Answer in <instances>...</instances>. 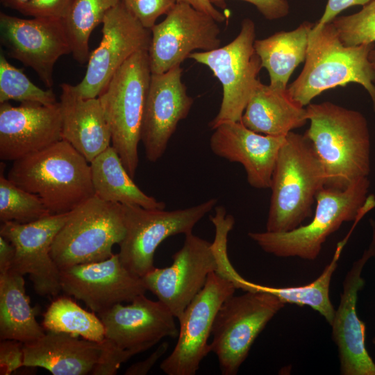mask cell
Masks as SVG:
<instances>
[{
  "instance_id": "32",
  "label": "cell",
  "mask_w": 375,
  "mask_h": 375,
  "mask_svg": "<svg viewBox=\"0 0 375 375\" xmlns=\"http://www.w3.org/2000/svg\"><path fill=\"white\" fill-rule=\"evenodd\" d=\"M5 164L0 169V221L30 223L50 215L41 199L4 176Z\"/></svg>"
},
{
  "instance_id": "38",
  "label": "cell",
  "mask_w": 375,
  "mask_h": 375,
  "mask_svg": "<svg viewBox=\"0 0 375 375\" xmlns=\"http://www.w3.org/2000/svg\"><path fill=\"white\" fill-rule=\"evenodd\" d=\"M24 344L15 340H1L0 374L9 375L24 367Z\"/></svg>"
},
{
  "instance_id": "10",
  "label": "cell",
  "mask_w": 375,
  "mask_h": 375,
  "mask_svg": "<svg viewBox=\"0 0 375 375\" xmlns=\"http://www.w3.org/2000/svg\"><path fill=\"white\" fill-rule=\"evenodd\" d=\"M255 40V24L246 18L239 34L230 43L208 51H195L188 57L207 66L222 85L219 110L209 123L212 130L227 121L241 122L262 68L254 48Z\"/></svg>"
},
{
  "instance_id": "6",
  "label": "cell",
  "mask_w": 375,
  "mask_h": 375,
  "mask_svg": "<svg viewBox=\"0 0 375 375\" xmlns=\"http://www.w3.org/2000/svg\"><path fill=\"white\" fill-rule=\"evenodd\" d=\"M151 72L148 51L131 56L98 97L111 133L112 147L133 178L139 163L138 144Z\"/></svg>"
},
{
  "instance_id": "46",
  "label": "cell",
  "mask_w": 375,
  "mask_h": 375,
  "mask_svg": "<svg viewBox=\"0 0 375 375\" xmlns=\"http://www.w3.org/2000/svg\"><path fill=\"white\" fill-rule=\"evenodd\" d=\"M369 60L371 62L374 69H375V48L370 51L369 55Z\"/></svg>"
},
{
  "instance_id": "13",
  "label": "cell",
  "mask_w": 375,
  "mask_h": 375,
  "mask_svg": "<svg viewBox=\"0 0 375 375\" xmlns=\"http://www.w3.org/2000/svg\"><path fill=\"white\" fill-rule=\"evenodd\" d=\"M151 31L148 53L151 74L181 66L194 50L208 51L221 44L217 22L186 3L177 2Z\"/></svg>"
},
{
  "instance_id": "17",
  "label": "cell",
  "mask_w": 375,
  "mask_h": 375,
  "mask_svg": "<svg viewBox=\"0 0 375 375\" xmlns=\"http://www.w3.org/2000/svg\"><path fill=\"white\" fill-rule=\"evenodd\" d=\"M62 290L82 301L97 314L122 302H131L147 290L142 278L129 272L118 253L93 262L61 269Z\"/></svg>"
},
{
  "instance_id": "39",
  "label": "cell",
  "mask_w": 375,
  "mask_h": 375,
  "mask_svg": "<svg viewBox=\"0 0 375 375\" xmlns=\"http://www.w3.org/2000/svg\"><path fill=\"white\" fill-rule=\"evenodd\" d=\"M215 6L225 7L226 0H209ZM254 5L268 20L278 19L288 15L289 3L286 0H242Z\"/></svg>"
},
{
  "instance_id": "1",
  "label": "cell",
  "mask_w": 375,
  "mask_h": 375,
  "mask_svg": "<svg viewBox=\"0 0 375 375\" xmlns=\"http://www.w3.org/2000/svg\"><path fill=\"white\" fill-rule=\"evenodd\" d=\"M310 141L324 173V187L344 190L371 171L368 123L360 112L326 101L306 107Z\"/></svg>"
},
{
  "instance_id": "37",
  "label": "cell",
  "mask_w": 375,
  "mask_h": 375,
  "mask_svg": "<svg viewBox=\"0 0 375 375\" xmlns=\"http://www.w3.org/2000/svg\"><path fill=\"white\" fill-rule=\"evenodd\" d=\"M73 0H30L19 12L25 16L62 19Z\"/></svg>"
},
{
  "instance_id": "18",
  "label": "cell",
  "mask_w": 375,
  "mask_h": 375,
  "mask_svg": "<svg viewBox=\"0 0 375 375\" xmlns=\"http://www.w3.org/2000/svg\"><path fill=\"white\" fill-rule=\"evenodd\" d=\"M182 74L181 66L151 74L140 132V142L150 162L163 156L178 123L188 117L193 105Z\"/></svg>"
},
{
  "instance_id": "42",
  "label": "cell",
  "mask_w": 375,
  "mask_h": 375,
  "mask_svg": "<svg viewBox=\"0 0 375 375\" xmlns=\"http://www.w3.org/2000/svg\"><path fill=\"white\" fill-rule=\"evenodd\" d=\"M15 254L13 245L0 235V273L10 269Z\"/></svg>"
},
{
  "instance_id": "16",
  "label": "cell",
  "mask_w": 375,
  "mask_h": 375,
  "mask_svg": "<svg viewBox=\"0 0 375 375\" xmlns=\"http://www.w3.org/2000/svg\"><path fill=\"white\" fill-rule=\"evenodd\" d=\"M0 33L7 53L32 68L51 88L56 62L72 53L62 19H23L1 12Z\"/></svg>"
},
{
  "instance_id": "26",
  "label": "cell",
  "mask_w": 375,
  "mask_h": 375,
  "mask_svg": "<svg viewBox=\"0 0 375 375\" xmlns=\"http://www.w3.org/2000/svg\"><path fill=\"white\" fill-rule=\"evenodd\" d=\"M94 195L100 199L147 209H165L166 204L145 194L133 181L120 157L110 146L90 162Z\"/></svg>"
},
{
  "instance_id": "44",
  "label": "cell",
  "mask_w": 375,
  "mask_h": 375,
  "mask_svg": "<svg viewBox=\"0 0 375 375\" xmlns=\"http://www.w3.org/2000/svg\"><path fill=\"white\" fill-rule=\"evenodd\" d=\"M30 0H1V3L10 9L19 11Z\"/></svg>"
},
{
  "instance_id": "33",
  "label": "cell",
  "mask_w": 375,
  "mask_h": 375,
  "mask_svg": "<svg viewBox=\"0 0 375 375\" xmlns=\"http://www.w3.org/2000/svg\"><path fill=\"white\" fill-rule=\"evenodd\" d=\"M10 100L51 106L58 103L54 92L35 85L20 69L12 65L0 54V103Z\"/></svg>"
},
{
  "instance_id": "34",
  "label": "cell",
  "mask_w": 375,
  "mask_h": 375,
  "mask_svg": "<svg viewBox=\"0 0 375 375\" xmlns=\"http://www.w3.org/2000/svg\"><path fill=\"white\" fill-rule=\"evenodd\" d=\"M345 46H358L375 42V0L359 12L335 18L332 22Z\"/></svg>"
},
{
  "instance_id": "41",
  "label": "cell",
  "mask_w": 375,
  "mask_h": 375,
  "mask_svg": "<svg viewBox=\"0 0 375 375\" xmlns=\"http://www.w3.org/2000/svg\"><path fill=\"white\" fill-rule=\"evenodd\" d=\"M168 348L169 344L167 342L161 343L147 358L129 366L125 371L124 374L145 375L148 374L158 360L167 351Z\"/></svg>"
},
{
  "instance_id": "23",
  "label": "cell",
  "mask_w": 375,
  "mask_h": 375,
  "mask_svg": "<svg viewBox=\"0 0 375 375\" xmlns=\"http://www.w3.org/2000/svg\"><path fill=\"white\" fill-rule=\"evenodd\" d=\"M62 140L88 162L110 146L111 133L99 97L85 99L69 83L60 85Z\"/></svg>"
},
{
  "instance_id": "25",
  "label": "cell",
  "mask_w": 375,
  "mask_h": 375,
  "mask_svg": "<svg viewBox=\"0 0 375 375\" xmlns=\"http://www.w3.org/2000/svg\"><path fill=\"white\" fill-rule=\"evenodd\" d=\"M307 121L306 108L295 101L287 89H275L260 81L241 119L251 131L272 136H286Z\"/></svg>"
},
{
  "instance_id": "9",
  "label": "cell",
  "mask_w": 375,
  "mask_h": 375,
  "mask_svg": "<svg viewBox=\"0 0 375 375\" xmlns=\"http://www.w3.org/2000/svg\"><path fill=\"white\" fill-rule=\"evenodd\" d=\"M210 199L183 209H147L122 205L125 234L119 244L122 264L134 275L142 278L154 267V255L167 238L192 233L195 225L216 206Z\"/></svg>"
},
{
  "instance_id": "43",
  "label": "cell",
  "mask_w": 375,
  "mask_h": 375,
  "mask_svg": "<svg viewBox=\"0 0 375 375\" xmlns=\"http://www.w3.org/2000/svg\"><path fill=\"white\" fill-rule=\"evenodd\" d=\"M179 3H186L194 8L212 16L217 22L225 21V15L217 10L209 0H177Z\"/></svg>"
},
{
  "instance_id": "36",
  "label": "cell",
  "mask_w": 375,
  "mask_h": 375,
  "mask_svg": "<svg viewBox=\"0 0 375 375\" xmlns=\"http://www.w3.org/2000/svg\"><path fill=\"white\" fill-rule=\"evenodd\" d=\"M123 1L128 10L148 29H151L157 19L167 15L177 3V0Z\"/></svg>"
},
{
  "instance_id": "5",
  "label": "cell",
  "mask_w": 375,
  "mask_h": 375,
  "mask_svg": "<svg viewBox=\"0 0 375 375\" xmlns=\"http://www.w3.org/2000/svg\"><path fill=\"white\" fill-rule=\"evenodd\" d=\"M324 181V169L310 141L304 134L290 132L272 174L266 231H289L312 217V206Z\"/></svg>"
},
{
  "instance_id": "3",
  "label": "cell",
  "mask_w": 375,
  "mask_h": 375,
  "mask_svg": "<svg viewBox=\"0 0 375 375\" xmlns=\"http://www.w3.org/2000/svg\"><path fill=\"white\" fill-rule=\"evenodd\" d=\"M370 182L365 177L344 190L322 188L316 208L306 225L286 232H249L248 236L265 252L279 258L314 260L326 239L344 222L361 219L375 208V197L368 195Z\"/></svg>"
},
{
  "instance_id": "30",
  "label": "cell",
  "mask_w": 375,
  "mask_h": 375,
  "mask_svg": "<svg viewBox=\"0 0 375 375\" xmlns=\"http://www.w3.org/2000/svg\"><path fill=\"white\" fill-rule=\"evenodd\" d=\"M120 0H73L62 19L69 42L71 53L80 64L88 62L90 53L89 39L107 12Z\"/></svg>"
},
{
  "instance_id": "2",
  "label": "cell",
  "mask_w": 375,
  "mask_h": 375,
  "mask_svg": "<svg viewBox=\"0 0 375 375\" xmlns=\"http://www.w3.org/2000/svg\"><path fill=\"white\" fill-rule=\"evenodd\" d=\"M6 177L38 196L51 215L68 213L94 195L90 162L64 140L13 161Z\"/></svg>"
},
{
  "instance_id": "40",
  "label": "cell",
  "mask_w": 375,
  "mask_h": 375,
  "mask_svg": "<svg viewBox=\"0 0 375 375\" xmlns=\"http://www.w3.org/2000/svg\"><path fill=\"white\" fill-rule=\"evenodd\" d=\"M372 0H328L325 10L320 19L314 24L317 28L331 23L342 10L356 5L365 6Z\"/></svg>"
},
{
  "instance_id": "19",
  "label": "cell",
  "mask_w": 375,
  "mask_h": 375,
  "mask_svg": "<svg viewBox=\"0 0 375 375\" xmlns=\"http://www.w3.org/2000/svg\"><path fill=\"white\" fill-rule=\"evenodd\" d=\"M60 102L0 103V159L15 161L62 140Z\"/></svg>"
},
{
  "instance_id": "31",
  "label": "cell",
  "mask_w": 375,
  "mask_h": 375,
  "mask_svg": "<svg viewBox=\"0 0 375 375\" xmlns=\"http://www.w3.org/2000/svg\"><path fill=\"white\" fill-rule=\"evenodd\" d=\"M42 326L47 331L65 333L90 341L101 342L105 339V328L100 317L66 296L50 303L43 315Z\"/></svg>"
},
{
  "instance_id": "15",
  "label": "cell",
  "mask_w": 375,
  "mask_h": 375,
  "mask_svg": "<svg viewBox=\"0 0 375 375\" xmlns=\"http://www.w3.org/2000/svg\"><path fill=\"white\" fill-rule=\"evenodd\" d=\"M68 213L50 215L30 223L7 222L1 225L0 235L15 249L10 270L28 274L40 296H56L62 290L60 270L51 256V248Z\"/></svg>"
},
{
  "instance_id": "21",
  "label": "cell",
  "mask_w": 375,
  "mask_h": 375,
  "mask_svg": "<svg viewBox=\"0 0 375 375\" xmlns=\"http://www.w3.org/2000/svg\"><path fill=\"white\" fill-rule=\"evenodd\" d=\"M105 328V338L123 349L142 348L145 351L162 338L178 337L175 317L160 301L144 294L131 303L114 305L99 313Z\"/></svg>"
},
{
  "instance_id": "29",
  "label": "cell",
  "mask_w": 375,
  "mask_h": 375,
  "mask_svg": "<svg viewBox=\"0 0 375 375\" xmlns=\"http://www.w3.org/2000/svg\"><path fill=\"white\" fill-rule=\"evenodd\" d=\"M353 229L352 227L346 237L337 244L333 258L314 281L303 285L278 288L254 283L244 278L242 282V290L267 292L276 296L285 303L308 306L318 312L331 324L335 310L329 297L330 284L342 251Z\"/></svg>"
},
{
  "instance_id": "7",
  "label": "cell",
  "mask_w": 375,
  "mask_h": 375,
  "mask_svg": "<svg viewBox=\"0 0 375 375\" xmlns=\"http://www.w3.org/2000/svg\"><path fill=\"white\" fill-rule=\"evenodd\" d=\"M125 234L122 204L106 202L94 195L68 213L51 248L60 269L104 260Z\"/></svg>"
},
{
  "instance_id": "28",
  "label": "cell",
  "mask_w": 375,
  "mask_h": 375,
  "mask_svg": "<svg viewBox=\"0 0 375 375\" xmlns=\"http://www.w3.org/2000/svg\"><path fill=\"white\" fill-rule=\"evenodd\" d=\"M314 24L304 22L290 31H280L262 40H256L254 48L262 67L269 76V86L288 88V82L296 67L306 57L309 36Z\"/></svg>"
},
{
  "instance_id": "12",
  "label": "cell",
  "mask_w": 375,
  "mask_h": 375,
  "mask_svg": "<svg viewBox=\"0 0 375 375\" xmlns=\"http://www.w3.org/2000/svg\"><path fill=\"white\" fill-rule=\"evenodd\" d=\"M102 24L100 44L90 53L83 78L74 85L85 99L98 97L124 62L140 51H148L151 43V29L142 25L123 0L107 12Z\"/></svg>"
},
{
  "instance_id": "8",
  "label": "cell",
  "mask_w": 375,
  "mask_h": 375,
  "mask_svg": "<svg viewBox=\"0 0 375 375\" xmlns=\"http://www.w3.org/2000/svg\"><path fill=\"white\" fill-rule=\"evenodd\" d=\"M285 304L276 296L260 291L233 294L223 302L209 344L222 374H238L258 335Z\"/></svg>"
},
{
  "instance_id": "20",
  "label": "cell",
  "mask_w": 375,
  "mask_h": 375,
  "mask_svg": "<svg viewBox=\"0 0 375 375\" xmlns=\"http://www.w3.org/2000/svg\"><path fill=\"white\" fill-rule=\"evenodd\" d=\"M372 258L367 248L352 264L344 277L340 303L330 324L342 375H375V362L365 346L366 326L356 310L358 292L365 285L362 272Z\"/></svg>"
},
{
  "instance_id": "24",
  "label": "cell",
  "mask_w": 375,
  "mask_h": 375,
  "mask_svg": "<svg viewBox=\"0 0 375 375\" xmlns=\"http://www.w3.org/2000/svg\"><path fill=\"white\" fill-rule=\"evenodd\" d=\"M101 351V342L48 331L24 344V367L44 368L53 375H86L92 374Z\"/></svg>"
},
{
  "instance_id": "45",
  "label": "cell",
  "mask_w": 375,
  "mask_h": 375,
  "mask_svg": "<svg viewBox=\"0 0 375 375\" xmlns=\"http://www.w3.org/2000/svg\"><path fill=\"white\" fill-rule=\"evenodd\" d=\"M370 224L372 228V236L368 249L372 253V258H375V222L372 219H370Z\"/></svg>"
},
{
  "instance_id": "14",
  "label": "cell",
  "mask_w": 375,
  "mask_h": 375,
  "mask_svg": "<svg viewBox=\"0 0 375 375\" xmlns=\"http://www.w3.org/2000/svg\"><path fill=\"white\" fill-rule=\"evenodd\" d=\"M172 263L153 268L142 277L147 290L164 303L178 320L217 268L211 242L190 233L172 255Z\"/></svg>"
},
{
  "instance_id": "11",
  "label": "cell",
  "mask_w": 375,
  "mask_h": 375,
  "mask_svg": "<svg viewBox=\"0 0 375 375\" xmlns=\"http://www.w3.org/2000/svg\"><path fill=\"white\" fill-rule=\"evenodd\" d=\"M235 290L232 283L215 272L208 275L204 287L178 319L176 344L160 365L165 374H196L201 361L210 352L208 339L217 311Z\"/></svg>"
},
{
  "instance_id": "27",
  "label": "cell",
  "mask_w": 375,
  "mask_h": 375,
  "mask_svg": "<svg viewBox=\"0 0 375 375\" xmlns=\"http://www.w3.org/2000/svg\"><path fill=\"white\" fill-rule=\"evenodd\" d=\"M26 293L24 276L8 270L0 273V339L30 344L42 337L44 328L35 319Z\"/></svg>"
},
{
  "instance_id": "22",
  "label": "cell",
  "mask_w": 375,
  "mask_h": 375,
  "mask_svg": "<svg viewBox=\"0 0 375 375\" xmlns=\"http://www.w3.org/2000/svg\"><path fill=\"white\" fill-rule=\"evenodd\" d=\"M213 131L210 147L214 154L241 164L252 188H269L276 158L286 136L260 134L241 122L234 121L223 122Z\"/></svg>"
},
{
  "instance_id": "4",
  "label": "cell",
  "mask_w": 375,
  "mask_h": 375,
  "mask_svg": "<svg viewBox=\"0 0 375 375\" xmlns=\"http://www.w3.org/2000/svg\"><path fill=\"white\" fill-rule=\"evenodd\" d=\"M374 43L345 46L332 22L310 31L304 67L288 86L290 97L305 107L323 92L361 85L369 93L375 112V69L369 60Z\"/></svg>"
},
{
  "instance_id": "35",
  "label": "cell",
  "mask_w": 375,
  "mask_h": 375,
  "mask_svg": "<svg viewBox=\"0 0 375 375\" xmlns=\"http://www.w3.org/2000/svg\"><path fill=\"white\" fill-rule=\"evenodd\" d=\"M102 351L92 375H115L124 362L135 355L145 351L142 348L123 349L106 340L101 342Z\"/></svg>"
}]
</instances>
